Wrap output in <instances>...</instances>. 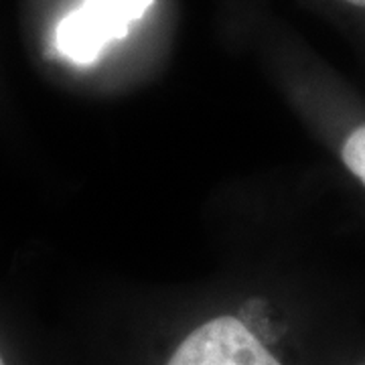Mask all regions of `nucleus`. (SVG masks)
<instances>
[{"mask_svg": "<svg viewBox=\"0 0 365 365\" xmlns=\"http://www.w3.org/2000/svg\"><path fill=\"white\" fill-rule=\"evenodd\" d=\"M153 0H83L55 31V49L78 66H90L112 41L124 39Z\"/></svg>", "mask_w": 365, "mask_h": 365, "instance_id": "1", "label": "nucleus"}, {"mask_svg": "<svg viewBox=\"0 0 365 365\" xmlns=\"http://www.w3.org/2000/svg\"><path fill=\"white\" fill-rule=\"evenodd\" d=\"M167 365H280V361L242 321L220 317L197 327Z\"/></svg>", "mask_w": 365, "mask_h": 365, "instance_id": "2", "label": "nucleus"}, {"mask_svg": "<svg viewBox=\"0 0 365 365\" xmlns=\"http://www.w3.org/2000/svg\"><path fill=\"white\" fill-rule=\"evenodd\" d=\"M343 163L365 185V124L355 128L343 144Z\"/></svg>", "mask_w": 365, "mask_h": 365, "instance_id": "3", "label": "nucleus"}, {"mask_svg": "<svg viewBox=\"0 0 365 365\" xmlns=\"http://www.w3.org/2000/svg\"><path fill=\"white\" fill-rule=\"evenodd\" d=\"M345 2H349V4H355V6H361V9H365V0H345Z\"/></svg>", "mask_w": 365, "mask_h": 365, "instance_id": "4", "label": "nucleus"}, {"mask_svg": "<svg viewBox=\"0 0 365 365\" xmlns=\"http://www.w3.org/2000/svg\"><path fill=\"white\" fill-rule=\"evenodd\" d=\"M0 365H4V361H2V357H0Z\"/></svg>", "mask_w": 365, "mask_h": 365, "instance_id": "5", "label": "nucleus"}]
</instances>
